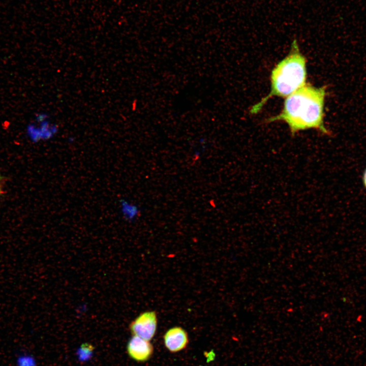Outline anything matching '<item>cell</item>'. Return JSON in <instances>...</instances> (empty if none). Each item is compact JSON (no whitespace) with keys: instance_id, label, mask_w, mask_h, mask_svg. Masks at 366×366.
Here are the masks:
<instances>
[{"instance_id":"1","label":"cell","mask_w":366,"mask_h":366,"mask_svg":"<svg viewBox=\"0 0 366 366\" xmlns=\"http://www.w3.org/2000/svg\"><path fill=\"white\" fill-rule=\"evenodd\" d=\"M325 95V87H315L306 84L288 96L281 113L269 118L267 121H285L292 135L309 129L330 135L323 123Z\"/></svg>"},{"instance_id":"2","label":"cell","mask_w":366,"mask_h":366,"mask_svg":"<svg viewBox=\"0 0 366 366\" xmlns=\"http://www.w3.org/2000/svg\"><path fill=\"white\" fill-rule=\"evenodd\" d=\"M306 60L294 40L289 54L272 71L270 93L252 107L251 113L259 112L271 97H287L294 93L306 84Z\"/></svg>"},{"instance_id":"3","label":"cell","mask_w":366,"mask_h":366,"mask_svg":"<svg viewBox=\"0 0 366 366\" xmlns=\"http://www.w3.org/2000/svg\"><path fill=\"white\" fill-rule=\"evenodd\" d=\"M157 323L156 312L148 311L140 314L130 323L129 327L133 336L150 341L156 332Z\"/></svg>"},{"instance_id":"4","label":"cell","mask_w":366,"mask_h":366,"mask_svg":"<svg viewBox=\"0 0 366 366\" xmlns=\"http://www.w3.org/2000/svg\"><path fill=\"white\" fill-rule=\"evenodd\" d=\"M127 350L131 358L139 362L148 360L154 353V347L149 341L135 336L130 339Z\"/></svg>"},{"instance_id":"5","label":"cell","mask_w":366,"mask_h":366,"mask_svg":"<svg viewBox=\"0 0 366 366\" xmlns=\"http://www.w3.org/2000/svg\"><path fill=\"white\" fill-rule=\"evenodd\" d=\"M163 339L165 347L172 353L184 350L189 343L188 333L179 326L168 329L164 334Z\"/></svg>"},{"instance_id":"6","label":"cell","mask_w":366,"mask_h":366,"mask_svg":"<svg viewBox=\"0 0 366 366\" xmlns=\"http://www.w3.org/2000/svg\"><path fill=\"white\" fill-rule=\"evenodd\" d=\"M16 366H35L33 357L26 353H19L15 358Z\"/></svg>"},{"instance_id":"7","label":"cell","mask_w":366,"mask_h":366,"mask_svg":"<svg viewBox=\"0 0 366 366\" xmlns=\"http://www.w3.org/2000/svg\"><path fill=\"white\" fill-rule=\"evenodd\" d=\"M140 209L136 205L126 203L125 207V214L131 220L135 219L139 216Z\"/></svg>"},{"instance_id":"8","label":"cell","mask_w":366,"mask_h":366,"mask_svg":"<svg viewBox=\"0 0 366 366\" xmlns=\"http://www.w3.org/2000/svg\"><path fill=\"white\" fill-rule=\"evenodd\" d=\"M363 182L364 186L365 188H366V169L364 171V172L363 175Z\"/></svg>"},{"instance_id":"9","label":"cell","mask_w":366,"mask_h":366,"mask_svg":"<svg viewBox=\"0 0 366 366\" xmlns=\"http://www.w3.org/2000/svg\"><path fill=\"white\" fill-rule=\"evenodd\" d=\"M2 188H1V185H0V195H1V193H2Z\"/></svg>"}]
</instances>
